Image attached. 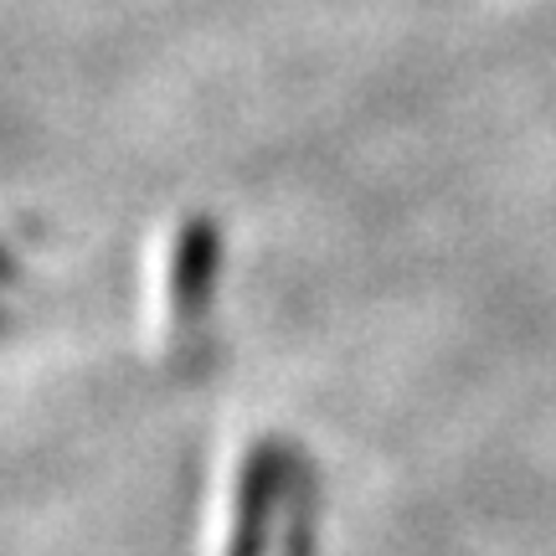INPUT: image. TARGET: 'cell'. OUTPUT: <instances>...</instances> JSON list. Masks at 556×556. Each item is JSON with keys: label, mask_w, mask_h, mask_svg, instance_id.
I'll use <instances>...</instances> for the list:
<instances>
[{"label": "cell", "mask_w": 556, "mask_h": 556, "mask_svg": "<svg viewBox=\"0 0 556 556\" xmlns=\"http://www.w3.org/2000/svg\"><path fill=\"white\" fill-rule=\"evenodd\" d=\"M217 278V227L201 212H170L139 253V340L155 366H186L201 351V325Z\"/></svg>", "instance_id": "6da1fadb"}, {"label": "cell", "mask_w": 556, "mask_h": 556, "mask_svg": "<svg viewBox=\"0 0 556 556\" xmlns=\"http://www.w3.org/2000/svg\"><path fill=\"white\" fill-rule=\"evenodd\" d=\"M278 448L248 433L222 454L201 505V556H258L263 531L278 516Z\"/></svg>", "instance_id": "7a4b0ae2"}, {"label": "cell", "mask_w": 556, "mask_h": 556, "mask_svg": "<svg viewBox=\"0 0 556 556\" xmlns=\"http://www.w3.org/2000/svg\"><path fill=\"white\" fill-rule=\"evenodd\" d=\"M268 556H304V520H299V510H289V531Z\"/></svg>", "instance_id": "3957f363"}, {"label": "cell", "mask_w": 556, "mask_h": 556, "mask_svg": "<svg viewBox=\"0 0 556 556\" xmlns=\"http://www.w3.org/2000/svg\"><path fill=\"white\" fill-rule=\"evenodd\" d=\"M16 274V253H11V242H0V283Z\"/></svg>", "instance_id": "277c9868"}]
</instances>
